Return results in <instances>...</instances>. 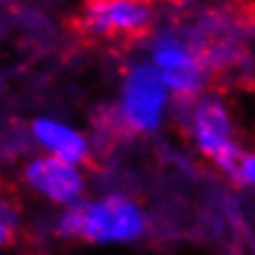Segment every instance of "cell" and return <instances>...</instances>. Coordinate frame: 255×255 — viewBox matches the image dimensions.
Instances as JSON below:
<instances>
[{
    "instance_id": "obj_8",
    "label": "cell",
    "mask_w": 255,
    "mask_h": 255,
    "mask_svg": "<svg viewBox=\"0 0 255 255\" xmlns=\"http://www.w3.org/2000/svg\"><path fill=\"white\" fill-rule=\"evenodd\" d=\"M236 176H238L241 181H246V183L255 186V154H246V156H241L238 169H236Z\"/></svg>"
},
{
    "instance_id": "obj_10",
    "label": "cell",
    "mask_w": 255,
    "mask_h": 255,
    "mask_svg": "<svg viewBox=\"0 0 255 255\" xmlns=\"http://www.w3.org/2000/svg\"><path fill=\"white\" fill-rule=\"evenodd\" d=\"M0 2H2V0H0Z\"/></svg>"
},
{
    "instance_id": "obj_2",
    "label": "cell",
    "mask_w": 255,
    "mask_h": 255,
    "mask_svg": "<svg viewBox=\"0 0 255 255\" xmlns=\"http://www.w3.org/2000/svg\"><path fill=\"white\" fill-rule=\"evenodd\" d=\"M166 104L169 92L149 62H141L129 70L119 99V119L129 131L154 134L164 122Z\"/></svg>"
},
{
    "instance_id": "obj_4",
    "label": "cell",
    "mask_w": 255,
    "mask_h": 255,
    "mask_svg": "<svg viewBox=\"0 0 255 255\" xmlns=\"http://www.w3.org/2000/svg\"><path fill=\"white\" fill-rule=\"evenodd\" d=\"M161 85L169 94L191 99L203 87V65L196 50L183 42L178 35H159V40L151 47V62H149Z\"/></svg>"
},
{
    "instance_id": "obj_9",
    "label": "cell",
    "mask_w": 255,
    "mask_h": 255,
    "mask_svg": "<svg viewBox=\"0 0 255 255\" xmlns=\"http://www.w3.org/2000/svg\"><path fill=\"white\" fill-rule=\"evenodd\" d=\"M10 223H12V213L0 203V246L7 241V236H10Z\"/></svg>"
},
{
    "instance_id": "obj_5",
    "label": "cell",
    "mask_w": 255,
    "mask_h": 255,
    "mask_svg": "<svg viewBox=\"0 0 255 255\" xmlns=\"http://www.w3.org/2000/svg\"><path fill=\"white\" fill-rule=\"evenodd\" d=\"M25 181L37 193H42L45 198H50L52 203H60V206L77 203L85 191V178H82L80 169L72 164H65L60 159H52V156L32 159L25 169Z\"/></svg>"
},
{
    "instance_id": "obj_3",
    "label": "cell",
    "mask_w": 255,
    "mask_h": 255,
    "mask_svg": "<svg viewBox=\"0 0 255 255\" xmlns=\"http://www.w3.org/2000/svg\"><path fill=\"white\" fill-rule=\"evenodd\" d=\"M191 136L206 159H211L216 166L236 176L241 149L233 139V124L223 102L211 97L196 102L191 112Z\"/></svg>"
},
{
    "instance_id": "obj_6",
    "label": "cell",
    "mask_w": 255,
    "mask_h": 255,
    "mask_svg": "<svg viewBox=\"0 0 255 255\" xmlns=\"http://www.w3.org/2000/svg\"><path fill=\"white\" fill-rule=\"evenodd\" d=\"M151 20L146 0H89L85 10V27L97 35L141 32Z\"/></svg>"
},
{
    "instance_id": "obj_7",
    "label": "cell",
    "mask_w": 255,
    "mask_h": 255,
    "mask_svg": "<svg viewBox=\"0 0 255 255\" xmlns=\"http://www.w3.org/2000/svg\"><path fill=\"white\" fill-rule=\"evenodd\" d=\"M32 136L42 149L52 154V159H60L65 164L77 166L89 156V144H87L85 134L70 124H62L55 119H35Z\"/></svg>"
},
{
    "instance_id": "obj_1",
    "label": "cell",
    "mask_w": 255,
    "mask_h": 255,
    "mask_svg": "<svg viewBox=\"0 0 255 255\" xmlns=\"http://www.w3.org/2000/svg\"><path fill=\"white\" fill-rule=\"evenodd\" d=\"M146 231V216L129 196L109 193L89 203H72L57 221L65 238H85L89 243H134Z\"/></svg>"
}]
</instances>
